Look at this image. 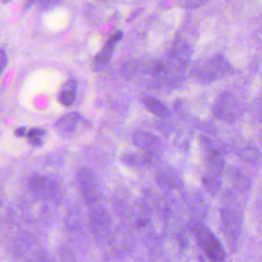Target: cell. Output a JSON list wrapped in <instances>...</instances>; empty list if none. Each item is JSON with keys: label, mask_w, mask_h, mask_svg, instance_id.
I'll list each match as a JSON object with an SVG mask.
<instances>
[{"label": "cell", "mask_w": 262, "mask_h": 262, "mask_svg": "<svg viewBox=\"0 0 262 262\" xmlns=\"http://www.w3.org/2000/svg\"><path fill=\"white\" fill-rule=\"evenodd\" d=\"M229 61L222 55H215L201 61L193 71L196 80L203 83H210L219 80L231 73Z\"/></svg>", "instance_id": "obj_1"}, {"label": "cell", "mask_w": 262, "mask_h": 262, "mask_svg": "<svg viewBox=\"0 0 262 262\" xmlns=\"http://www.w3.org/2000/svg\"><path fill=\"white\" fill-rule=\"evenodd\" d=\"M212 112L219 120L232 123L243 115L244 106L235 94L223 92L213 103Z\"/></svg>", "instance_id": "obj_2"}, {"label": "cell", "mask_w": 262, "mask_h": 262, "mask_svg": "<svg viewBox=\"0 0 262 262\" xmlns=\"http://www.w3.org/2000/svg\"><path fill=\"white\" fill-rule=\"evenodd\" d=\"M89 218L91 230L96 241L100 244L108 242L111 237L112 222L110 214L107 213L105 208L98 203L91 205Z\"/></svg>", "instance_id": "obj_3"}, {"label": "cell", "mask_w": 262, "mask_h": 262, "mask_svg": "<svg viewBox=\"0 0 262 262\" xmlns=\"http://www.w3.org/2000/svg\"><path fill=\"white\" fill-rule=\"evenodd\" d=\"M77 182L80 192L89 205L99 203L101 198V189L95 174L88 168H80L77 172Z\"/></svg>", "instance_id": "obj_4"}, {"label": "cell", "mask_w": 262, "mask_h": 262, "mask_svg": "<svg viewBox=\"0 0 262 262\" xmlns=\"http://www.w3.org/2000/svg\"><path fill=\"white\" fill-rule=\"evenodd\" d=\"M195 235L203 251L211 260L215 262H222L224 260L225 254L223 248L216 236L206 226L199 224L195 227Z\"/></svg>", "instance_id": "obj_5"}, {"label": "cell", "mask_w": 262, "mask_h": 262, "mask_svg": "<svg viewBox=\"0 0 262 262\" xmlns=\"http://www.w3.org/2000/svg\"><path fill=\"white\" fill-rule=\"evenodd\" d=\"M29 187L36 196L42 200L51 199L58 189L55 181L44 175H33L29 179Z\"/></svg>", "instance_id": "obj_6"}, {"label": "cell", "mask_w": 262, "mask_h": 262, "mask_svg": "<svg viewBox=\"0 0 262 262\" xmlns=\"http://www.w3.org/2000/svg\"><path fill=\"white\" fill-rule=\"evenodd\" d=\"M122 37H123V33L121 31H118L108 38V40L106 41L102 49L93 58V61H92L93 71H100L106 66V63L108 62V60L113 55L116 44L122 39Z\"/></svg>", "instance_id": "obj_7"}, {"label": "cell", "mask_w": 262, "mask_h": 262, "mask_svg": "<svg viewBox=\"0 0 262 262\" xmlns=\"http://www.w3.org/2000/svg\"><path fill=\"white\" fill-rule=\"evenodd\" d=\"M132 140L137 147L145 150L148 154H156L162 149V141L160 138L148 132H135L132 136Z\"/></svg>", "instance_id": "obj_8"}, {"label": "cell", "mask_w": 262, "mask_h": 262, "mask_svg": "<svg viewBox=\"0 0 262 262\" xmlns=\"http://www.w3.org/2000/svg\"><path fill=\"white\" fill-rule=\"evenodd\" d=\"M81 120V116L78 113H68L60 117L55 122V129L60 134H67L73 132Z\"/></svg>", "instance_id": "obj_9"}, {"label": "cell", "mask_w": 262, "mask_h": 262, "mask_svg": "<svg viewBox=\"0 0 262 262\" xmlns=\"http://www.w3.org/2000/svg\"><path fill=\"white\" fill-rule=\"evenodd\" d=\"M77 93V82L74 79L68 80L59 89L57 94L58 102L64 106H70L74 103Z\"/></svg>", "instance_id": "obj_10"}, {"label": "cell", "mask_w": 262, "mask_h": 262, "mask_svg": "<svg viewBox=\"0 0 262 262\" xmlns=\"http://www.w3.org/2000/svg\"><path fill=\"white\" fill-rule=\"evenodd\" d=\"M190 55H191V50L189 45L183 41H179L177 44L174 45L172 49L171 59H173L174 61L186 68V66L189 62Z\"/></svg>", "instance_id": "obj_11"}, {"label": "cell", "mask_w": 262, "mask_h": 262, "mask_svg": "<svg viewBox=\"0 0 262 262\" xmlns=\"http://www.w3.org/2000/svg\"><path fill=\"white\" fill-rule=\"evenodd\" d=\"M143 104L147 111H149L151 114L160 117V118H169L171 116V112L169 108L159 99L146 96L143 98Z\"/></svg>", "instance_id": "obj_12"}, {"label": "cell", "mask_w": 262, "mask_h": 262, "mask_svg": "<svg viewBox=\"0 0 262 262\" xmlns=\"http://www.w3.org/2000/svg\"><path fill=\"white\" fill-rule=\"evenodd\" d=\"M207 168L212 175L218 176L224 168L223 156L217 150H210L207 156Z\"/></svg>", "instance_id": "obj_13"}, {"label": "cell", "mask_w": 262, "mask_h": 262, "mask_svg": "<svg viewBox=\"0 0 262 262\" xmlns=\"http://www.w3.org/2000/svg\"><path fill=\"white\" fill-rule=\"evenodd\" d=\"M242 158L247 162L256 163L260 159V154L255 146H247L242 151Z\"/></svg>", "instance_id": "obj_14"}, {"label": "cell", "mask_w": 262, "mask_h": 262, "mask_svg": "<svg viewBox=\"0 0 262 262\" xmlns=\"http://www.w3.org/2000/svg\"><path fill=\"white\" fill-rule=\"evenodd\" d=\"M25 262H50L49 256L42 250H36L32 252Z\"/></svg>", "instance_id": "obj_15"}, {"label": "cell", "mask_w": 262, "mask_h": 262, "mask_svg": "<svg viewBox=\"0 0 262 262\" xmlns=\"http://www.w3.org/2000/svg\"><path fill=\"white\" fill-rule=\"evenodd\" d=\"M209 0H183V6L187 9H195L199 8L203 5H205L206 3H208Z\"/></svg>", "instance_id": "obj_16"}, {"label": "cell", "mask_w": 262, "mask_h": 262, "mask_svg": "<svg viewBox=\"0 0 262 262\" xmlns=\"http://www.w3.org/2000/svg\"><path fill=\"white\" fill-rule=\"evenodd\" d=\"M61 0H37L39 6L42 9H52L59 5Z\"/></svg>", "instance_id": "obj_17"}, {"label": "cell", "mask_w": 262, "mask_h": 262, "mask_svg": "<svg viewBox=\"0 0 262 262\" xmlns=\"http://www.w3.org/2000/svg\"><path fill=\"white\" fill-rule=\"evenodd\" d=\"M45 134V130L41 128H32L27 132V137H43Z\"/></svg>", "instance_id": "obj_18"}, {"label": "cell", "mask_w": 262, "mask_h": 262, "mask_svg": "<svg viewBox=\"0 0 262 262\" xmlns=\"http://www.w3.org/2000/svg\"><path fill=\"white\" fill-rule=\"evenodd\" d=\"M6 63H7V56H6V53L0 49V75L2 74V72L4 71L5 67H6Z\"/></svg>", "instance_id": "obj_19"}, {"label": "cell", "mask_w": 262, "mask_h": 262, "mask_svg": "<svg viewBox=\"0 0 262 262\" xmlns=\"http://www.w3.org/2000/svg\"><path fill=\"white\" fill-rule=\"evenodd\" d=\"M28 140H29V142H30V144L31 145H33V146H41L42 145V142H43V140H42V137H30V138H28Z\"/></svg>", "instance_id": "obj_20"}, {"label": "cell", "mask_w": 262, "mask_h": 262, "mask_svg": "<svg viewBox=\"0 0 262 262\" xmlns=\"http://www.w3.org/2000/svg\"><path fill=\"white\" fill-rule=\"evenodd\" d=\"M27 132H28V131H26V128H25V127H18L17 129L14 130V134H15L16 136H18V137H23V136L27 135Z\"/></svg>", "instance_id": "obj_21"}, {"label": "cell", "mask_w": 262, "mask_h": 262, "mask_svg": "<svg viewBox=\"0 0 262 262\" xmlns=\"http://www.w3.org/2000/svg\"><path fill=\"white\" fill-rule=\"evenodd\" d=\"M2 3H8V2H10L11 0H0Z\"/></svg>", "instance_id": "obj_22"}]
</instances>
